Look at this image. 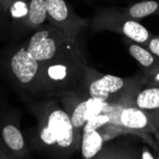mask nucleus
<instances>
[{
  "label": "nucleus",
  "mask_w": 159,
  "mask_h": 159,
  "mask_svg": "<svg viewBox=\"0 0 159 159\" xmlns=\"http://www.w3.org/2000/svg\"><path fill=\"white\" fill-rule=\"evenodd\" d=\"M28 106L37 122L32 136L36 151L52 157H69L80 150L82 132L71 124L55 96H39Z\"/></svg>",
  "instance_id": "f257e3e1"
},
{
  "label": "nucleus",
  "mask_w": 159,
  "mask_h": 159,
  "mask_svg": "<svg viewBox=\"0 0 159 159\" xmlns=\"http://www.w3.org/2000/svg\"><path fill=\"white\" fill-rule=\"evenodd\" d=\"M86 62L82 53L41 64L40 96L75 92L82 94Z\"/></svg>",
  "instance_id": "f03ea898"
},
{
  "label": "nucleus",
  "mask_w": 159,
  "mask_h": 159,
  "mask_svg": "<svg viewBox=\"0 0 159 159\" xmlns=\"http://www.w3.org/2000/svg\"><path fill=\"white\" fill-rule=\"evenodd\" d=\"M25 46L30 54L40 64L82 53L77 47V43L69 39L51 23L37 29L25 43Z\"/></svg>",
  "instance_id": "7ed1b4c3"
},
{
  "label": "nucleus",
  "mask_w": 159,
  "mask_h": 159,
  "mask_svg": "<svg viewBox=\"0 0 159 159\" xmlns=\"http://www.w3.org/2000/svg\"><path fill=\"white\" fill-rule=\"evenodd\" d=\"M94 32H111L147 47L152 34L137 20L129 18L118 8L99 10L91 22Z\"/></svg>",
  "instance_id": "20e7f679"
},
{
  "label": "nucleus",
  "mask_w": 159,
  "mask_h": 159,
  "mask_svg": "<svg viewBox=\"0 0 159 159\" xmlns=\"http://www.w3.org/2000/svg\"><path fill=\"white\" fill-rule=\"evenodd\" d=\"M8 69L11 77L23 92L32 96H40L41 64L30 54L25 44L11 54Z\"/></svg>",
  "instance_id": "39448f33"
},
{
  "label": "nucleus",
  "mask_w": 159,
  "mask_h": 159,
  "mask_svg": "<svg viewBox=\"0 0 159 159\" xmlns=\"http://www.w3.org/2000/svg\"><path fill=\"white\" fill-rule=\"evenodd\" d=\"M68 113L74 127L82 132L84 125L94 115L101 113L107 107L102 101L82 95L75 92H64L53 94Z\"/></svg>",
  "instance_id": "423d86ee"
},
{
  "label": "nucleus",
  "mask_w": 159,
  "mask_h": 159,
  "mask_svg": "<svg viewBox=\"0 0 159 159\" xmlns=\"http://www.w3.org/2000/svg\"><path fill=\"white\" fill-rule=\"evenodd\" d=\"M46 4L49 23L77 43L81 31L88 25V19L78 16L65 0H46Z\"/></svg>",
  "instance_id": "0eeeda50"
},
{
  "label": "nucleus",
  "mask_w": 159,
  "mask_h": 159,
  "mask_svg": "<svg viewBox=\"0 0 159 159\" xmlns=\"http://www.w3.org/2000/svg\"><path fill=\"white\" fill-rule=\"evenodd\" d=\"M118 124L131 131L154 132L159 125V115L135 106H128L120 111Z\"/></svg>",
  "instance_id": "6e6552de"
},
{
  "label": "nucleus",
  "mask_w": 159,
  "mask_h": 159,
  "mask_svg": "<svg viewBox=\"0 0 159 159\" xmlns=\"http://www.w3.org/2000/svg\"><path fill=\"white\" fill-rule=\"evenodd\" d=\"M128 51L144 70V75L148 78L159 74V57L152 52L147 47L125 37Z\"/></svg>",
  "instance_id": "1a4fd4ad"
},
{
  "label": "nucleus",
  "mask_w": 159,
  "mask_h": 159,
  "mask_svg": "<svg viewBox=\"0 0 159 159\" xmlns=\"http://www.w3.org/2000/svg\"><path fill=\"white\" fill-rule=\"evenodd\" d=\"M1 140L11 155L16 158L28 157L29 152L26 141L19 127L13 122H6L0 133Z\"/></svg>",
  "instance_id": "9d476101"
},
{
  "label": "nucleus",
  "mask_w": 159,
  "mask_h": 159,
  "mask_svg": "<svg viewBox=\"0 0 159 159\" xmlns=\"http://www.w3.org/2000/svg\"><path fill=\"white\" fill-rule=\"evenodd\" d=\"M46 0H29V11L26 18L22 21L25 26L37 30L47 21Z\"/></svg>",
  "instance_id": "9b49d317"
},
{
  "label": "nucleus",
  "mask_w": 159,
  "mask_h": 159,
  "mask_svg": "<svg viewBox=\"0 0 159 159\" xmlns=\"http://www.w3.org/2000/svg\"><path fill=\"white\" fill-rule=\"evenodd\" d=\"M125 16L135 20H140L150 16H159V1L155 0H145L134 3L126 8H118Z\"/></svg>",
  "instance_id": "f8f14e48"
},
{
  "label": "nucleus",
  "mask_w": 159,
  "mask_h": 159,
  "mask_svg": "<svg viewBox=\"0 0 159 159\" xmlns=\"http://www.w3.org/2000/svg\"><path fill=\"white\" fill-rule=\"evenodd\" d=\"M103 143V137L97 129L82 132L80 150L83 158L91 159L97 156L102 150Z\"/></svg>",
  "instance_id": "ddd939ff"
},
{
  "label": "nucleus",
  "mask_w": 159,
  "mask_h": 159,
  "mask_svg": "<svg viewBox=\"0 0 159 159\" xmlns=\"http://www.w3.org/2000/svg\"><path fill=\"white\" fill-rule=\"evenodd\" d=\"M134 106L159 115V87H149L139 91L134 98Z\"/></svg>",
  "instance_id": "4468645a"
},
{
  "label": "nucleus",
  "mask_w": 159,
  "mask_h": 159,
  "mask_svg": "<svg viewBox=\"0 0 159 159\" xmlns=\"http://www.w3.org/2000/svg\"><path fill=\"white\" fill-rule=\"evenodd\" d=\"M1 4L9 11L10 16L16 20H24L29 11V0H8Z\"/></svg>",
  "instance_id": "2eb2a0df"
},
{
  "label": "nucleus",
  "mask_w": 159,
  "mask_h": 159,
  "mask_svg": "<svg viewBox=\"0 0 159 159\" xmlns=\"http://www.w3.org/2000/svg\"><path fill=\"white\" fill-rule=\"evenodd\" d=\"M124 129L125 128L120 126V125L109 122V123L105 124L104 126H102L101 128H99L97 131L100 133L101 135H102L104 142H106V141H109L114 137H116L120 134H122Z\"/></svg>",
  "instance_id": "dca6fc26"
},
{
  "label": "nucleus",
  "mask_w": 159,
  "mask_h": 159,
  "mask_svg": "<svg viewBox=\"0 0 159 159\" xmlns=\"http://www.w3.org/2000/svg\"><path fill=\"white\" fill-rule=\"evenodd\" d=\"M111 122V118L107 113L101 112L98 113L94 116H93L90 120L87 121V123L84 125L82 132H88V131H93V129H98L105 124Z\"/></svg>",
  "instance_id": "f3484780"
},
{
  "label": "nucleus",
  "mask_w": 159,
  "mask_h": 159,
  "mask_svg": "<svg viewBox=\"0 0 159 159\" xmlns=\"http://www.w3.org/2000/svg\"><path fill=\"white\" fill-rule=\"evenodd\" d=\"M147 48L159 57V35H152L148 43Z\"/></svg>",
  "instance_id": "a211bd4d"
},
{
  "label": "nucleus",
  "mask_w": 159,
  "mask_h": 159,
  "mask_svg": "<svg viewBox=\"0 0 159 159\" xmlns=\"http://www.w3.org/2000/svg\"><path fill=\"white\" fill-rule=\"evenodd\" d=\"M5 1H8V0H0V3H3Z\"/></svg>",
  "instance_id": "6ab92c4d"
}]
</instances>
